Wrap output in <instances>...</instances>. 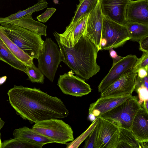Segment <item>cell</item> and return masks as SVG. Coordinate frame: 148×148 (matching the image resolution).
<instances>
[{
    "label": "cell",
    "instance_id": "1",
    "mask_svg": "<svg viewBox=\"0 0 148 148\" xmlns=\"http://www.w3.org/2000/svg\"><path fill=\"white\" fill-rule=\"evenodd\" d=\"M16 113L31 124L53 119L67 117L69 112L61 100L40 89L14 85L7 93Z\"/></svg>",
    "mask_w": 148,
    "mask_h": 148
},
{
    "label": "cell",
    "instance_id": "2",
    "mask_svg": "<svg viewBox=\"0 0 148 148\" xmlns=\"http://www.w3.org/2000/svg\"><path fill=\"white\" fill-rule=\"evenodd\" d=\"M53 34L61 52V61L77 75L87 80L99 71L96 61L99 51L90 40L82 36L73 47L69 48L60 43L57 32Z\"/></svg>",
    "mask_w": 148,
    "mask_h": 148
},
{
    "label": "cell",
    "instance_id": "3",
    "mask_svg": "<svg viewBox=\"0 0 148 148\" xmlns=\"http://www.w3.org/2000/svg\"><path fill=\"white\" fill-rule=\"evenodd\" d=\"M9 38L32 59H37L44 41L41 36L17 25L0 22Z\"/></svg>",
    "mask_w": 148,
    "mask_h": 148
},
{
    "label": "cell",
    "instance_id": "4",
    "mask_svg": "<svg viewBox=\"0 0 148 148\" xmlns=\"http://www.w3.org/2000/svg\"><path fill=\"white\" fill-rule=\"evenodd\" d=\"M32 129L54 143L65 144L74 140L71 127L62 120L53 119L37 121Z\"/></svg>",
    "mask_w": 148,
    "mask_h": 148
},
{
    "label": "cell",
    "instance_id": "5",
    "mask_svg": "<svg viewBox=\"0 0 148 148\" xmlns=\"http://www.w3.org/2000/svg\"><path fill=\"white\" fill-rule=\"evenodd\" d=\"M141 107L137 96L132 95L116 107L98 116L112 122L119 127L130 130L133 120Z\"/></svg>",
    "mask_w": 148,
    "mask_h": 148
},
{
    "label": "cell",
    "instance_id": "6",
    "mask_svg": "<svg viewBox=\"0 0 148 148\" xmlns=\"http://www.w3.org/2000/svg\"><path fill=\"white\" fill-rule=\"evenodd\" d=\"M38 68L43 74L53 82L61 61L58 46L51 38H46L37 59Z\"/></svg>",
    "mask_w": 148,
    "mask_h": 148
},
{
    "label": "cell",
    "instance_id": "7",
    "mask_svg": "<svg viewBox=\"0 0 148 148\" xmlns=\"http://www.w3.org/2000/svg\"><path fill=\"white\" fill-rule=\"evenodd\" d=\"M101 38H105L107 43L103 50L112 47L117 48L123 45L130 40L123 25L119 24L103 15Z\"/></svg>",
    "mask_w": 148,
    "mask_h": 148
},
{
    "label": "cell",
    "instance_id": "8",
    "mask_svg": "<svg viewBox=\"0 0 148 148\" xmlns=\"http://www.w3.org/2000/svg\"><path fill=\"white\" fill-rule=\"evenodd\" d=\"M97 129L95 148H117L119 127L112 122L97 117Z\"/></svg>",
    "mask_w": 148,
    "mask_h": 148
},
{
    "label": "cell",
    "instance_id": "9",
    "mask_svg": "<svg viewBox=\"0 0 148 148\" xmlns=\"http://www.w3.org/2000/svg\"><path fill=\"white\" fill-rule=\"evenodd\" d=\"M71 70L60 75L57 85L64 94L76 97L86 95L91 91L90 85L83 79L74 75Z\"/></svg>",
    "mask_w": 148,
    "mask_h": 148
},
{
    "label": "cell",
    "instance_id": "10",
    "mask_svg": "<svg viewBox=\"0 0 148 148\" xmlns=\"http://www.w3.org/2000/svg\"><path fill=\"white\" fill-rule=\"evenodd\" d=\"M137 75L132 71L123 75L101 92L100 97L132 95L135 89Z\"/></svg>",
    "mask_w": 148,
    "mask_h": 148
},
{
    "label": "cell",
    "instance_id": "11",
    "mask_svg": "<svg viewBox=\"0 0 148 148\" xmlns=\"http://www.w3.org/2000/svg\"><path fill=\"white\" fill-rule=\"evenodd\" d=\"M138 58L135 55H129L113 64L108 73L99 85V92H101L123 75L132 71Z\"/></svg>",
    "mask_w": 148,
    "mask_h": 148
},
{
    "label": "cell",
    "instance_id": "12",
    "mask_svg": "<svg viewBox=\"0 0 148 148\" xmlns=\"http://www.w3.org/2000/svg\"><path fill=\"white\" fill-rule=\"evenodd\" d=\"M103 15L99 1L94 9L90 12L86 21L82 36L94 43L99 51L101 50L100 42L101 38Z\"/></svg>",
    "mask_w": 148,
    "mask_h": 148
},
{
    "label": "cell",
    "instance_id": "13",
    "mask_svg": "<svg viewBox=\"0 0 148 148\" xmlns=\"http://www.w3.org/2000/svg\"><path fill=\"white\" fill-rule=\"evenodd\" d=\"M129 0H99L102 15L122 25L126 22L125 12Z\"/></svg>",
    "mask_w": 148,
    "mask_h": 148
},
{
    "label": "cell",
    "instance_id": "14",
    "mask_svg": "<svg viewBox=\"0 0 148 148\" xmlns=\"http://www.w3.org/2000/svg\"><path fill=\"white\" fill-rule=\"evenodd\" d=\"M88 15L82 17L75 22L70 23L63 33H58L61 44L70 48L77 43L82 35Z\"/></svg>",
    "mask_w": 148,
    "mask_h": 148
},
{
    "label": "cell",
    "instance_id": "15",
    "mask_svg": "<svg viewBox=\"0 0 148 148\" xmlns=\"http://www.w3.org/2000/svg\"><path fill=\"white\" fill-rule=\"evenodd\" d=\"M125 17L126 22L148 25V0H129Z\"/></svg>",
    "mask_w": 148,
    "mask_h": 148
},
{
    "label": "cell",
    "instance_id": "16",
    "mask_svg": "<svg viewBox=\"0 0 148 148\" xmlns=\"http://www.w3.org/2000/svg\"><path fill=\"white\" fill-rule=\"evenodd\" d=\"M130 130L139 142L148 143V112L142 106L136 114Z\"/></svg>",
    "mask_w": 148,
    "mask_h": 148
},
{
    "label": "cell",
    "instance_id": "17",
    "mask_svg": "<svg viewBox=\"0 0 148 148\" xmlns=\"http://www.w3.org/2000/svg\"><path fill=\"white\" fill-rule=\"evenodd\" d=\"M132 95L116 97L101 98L90 104L88 114L96 117L104 113L123 102Z\"/></svg>",
    "mask_w": 148,
    "mask_h": 148
},
{
    "label": "cell",
    "instance_id": "18",
    "mask_svg": "<svg viewBox=\"0 0 148 148\" xmlns=\"http://www.w3.org/2000/svg\"><path fill=\"white\" fill-rule=\"evenodd\" d=\"M13 135L14 138H19L42 146L46 144L54 143L50 139L26 126L15 129Z\"/></svg>",
    "mask_w": 148,
    "mask_h": 148
},
{
    "label": "cell",
    "instance_id": "19",
    "mask_svg": "<svg viewBox=\"0 0 148 148\" xmlns=\"http://www.w3.org/2000/svg\"><path fill=\"white\" fill-rule=\"evenodd\" d=\"M0 39L8 49L25 66H31L33 59L25 53L8 37L3 27L0 25Z\"/></svg>",
    "mask_w": 148,
    "mask_h": 148
},
{
    "label": "cell",
    "instance_id": "20",
    "mask_svg": "<svg viewBox=\"0 0 148 148\" xmlns=\"http://www.w3.org/2000/svg\"><path fill=\"white\" fill-rule=\"evenodd\" d=\"M8 23L18 25L41 36H47V26L38 21L34 20L32 17V14L19 19L10 21Z\"/></svg>",
    "mask_w": 148,
    "mask_h": 148
},
{
    "label": "cell",
    "instance_id": "21",
    "mask_svg": "<svg viewBox=\"0 0 148 148\" xmlns=\"http://www.w3.org/2000/svg\"><path fill=\"white\" fill-rule=\"evenodd\" d=\"M119 144L117 148H148V143L139 142L131 131L119 127Z\"/></svg>",
    "mask_w": 148,
    "mask_h": 148
},
{
    "label": "cell",
    "instance_id": "22",
    "mask_svg": "<svg viewBox=\"0 0 148 148\" xmlns=\"http://www.w3.org/2000/svg\"><path fill=\"white\" fill-rule=\"evenodd\" d=\"M0 60L16 69L26 73V68L25 64L12 54L0 39Z\"/></svg>",
    "mask_w": 148,
    "mask_h": 148
},
{
    "label": "cell",
    "instance_id": "23",
    "mask_svg": "<svg viewBox=\"0 0 148 148\" xmlns=\"http://www.w3.org/2000/svg\"><path fill=\"white\" fill-rule=\"evenodd\" d=\"M127 31L130 40L138 42L148 36V25L136 23L126 22L123 25Z\"/></svg>",
    "mask_w": 148,
    "mask_h": 148
},
{
    "label": "cell",
    "instance_id": "24",
    "mask_svg": "<svg viewBox=\"0 0 148 148\" xmlns=\"http://www.w3.org/2000/svg\"><path fill=\"white\" fill-rule=\"evenodd\" d=\"M79 3L77 5L75 15L70 23L75 22L80 18L86 16L95 8L99 0H79Z\"/></svg>",
    "mask_w": 148,
    "mask_h": 148
},
{
    "label": "cell",
    "instance_id": "25",
    "mask_svg": "<svg viewBox=\"0 0 148 148\" xmlns=\"http://www.w3.org/2000/svg\"><path fill=\"white\" fill-rule=\"evenodd\" d=\"M48 3L45 1H38L33 6L22 11L5 17H0V22L8 23V22L19 19L35 12L43 10L47 7Z\"/></svg>",
    "mask_w": 148,
    "mask_h": 148
},
{
    "label": "cell",
    "instance_id": "26",
    "mask_svg": "<svg viewBox=\"0 0 148 148\" xmlns=\"http://www.w3.org/2000/svg\"><path fill=\"white\" fill-rule=\"evenodd\" d=\"M42 147L24 140L14 138L4 141L1 148H41Z\"/></svg>",
    "mask_w": 148,
    "mask_h": 148
},
{
    "label": "cell",
    "instance_id": "27",
    "mask_svg": "<svg viewBox=\"0 0 148 148\" xmlns=\"http://www.w3.org/2000/svg\"><path fill=\"white\" fill-rule=\"evenodd\" d=\"M26 73L32 82L43 84L44 75L38 68L36 67L34 63L31 66H25Z\"/></svg>",
    "mask_w": 148,
    "mask_h": 148
},
{
    "label": "cell",
    "instance_id": "28",
    "mask_svg": "<svg viewBox=\"0 0 148 148\" xmlns=\"http://www.w3.org/2000/svg\"><path fill=\"white\" fill-rule=\"evenodd\" d=\"M143 52L141 57L138 58L133 68L132 71L134 73H137L138 69L141 68L148 70V52Z\"/></svg>",
    "mask_w": 148,
    "mask_h": 148
},
{
    "label": "cell",
    "instance_id": "29",
    "mask_svg": "<svg viewBox=\"0 0 148 148\" xmlns=\"http://www.w3.org/2000/svg\"><path fill=\"white\" fill-rule=\"evenodd\" d=\"M97 129V123L85 141L84 148H95Z\"/></svg>",
    "mask_w": 148,
    "mask_h": 148
},
{
    "label": "cell",
    "instance_id": "30",
    "mask_svg": "<svg viewBox=\"0 0 148 148\" xmlns=\"http://www.w3.org/2000/svg\"><path fill=\"white\" fill-rule=\"evenodd\" d=\"M135 89L138 95L139 102L141 105L143 101L148 100V88L144 85L136 88Z\"/></svg>",
    "mask_w": 148,
    "mask_h": 148
},
{
    "label": "cell",
    "instance_id": "31",
    "mask_svg": "<svg viewBox=\"0 0 148 148\" xmlns=\"http://www.w3.org/2000/svg\"><path fill=\"white\" fill-rule=\"evenodd\" d=\"M56 10V9L54 8H48L43 13L38 16L37 18L39 21L45 23L51 17Z\"/></svg>",
    "mask_w": 148,
    "mask_h": 148
},
{
    "label": "cell",
    "instance_id": "32",
    "mask_svg": "<svg viewBox=\"0 0 148 148\" xmlns=\"http://www.w3.org/2000/svg\"><path fill=\"white\" fill-rule=\"evenodd\" d=\"M138 42L139 44V50L148 52V36L140 40Z\"/></svg>",
    "mask_w": 148,
    "mask_h": 148
},
{
    "label": "cell",
    "instance_id": "33",
    "mask_svg": "<svg viewBox=\"0 0 148 148\" xmlns=\"http://www.w3.org/2000/svg\"><path fill=\"white\" fill-rule=\"evenodd\" d=\"M142 85H144L148 88V76L143 78H140L137 75L136 78V88H137Z\"/></svg>",
    "mask_w": 148,
    "mask_h": 148
},
{
    "label": "cell",
    "instance_id": "34",
    "mask_svg": "<svg viewBox=\"0 0 148 148\" xmlns=\"http://www.w3.org/2000/svg\"><path fill=\"white\" fill-rule=\"evenodd\" d=\"M108 50L110 56L113 59V64H115L123 58V57L118 56L116 51L113 49V47H111Z\"/></svg>",
    "mask_w": 148,
    "mask_h": 148
},
{
    "label": "cell",
    "instance_id": "35",
    "mask_svg": "<svg viewBox=\"0 0 148 148\" xmlns=\"http://www.w3.org/2000/svg\"><path fill=\"white\" fill-rule=\"evenodd\" d=\"M148 71L145 68H141L138 69L137 73V76L140 78H143L148 76Z\"/></svg>",
    "mask_w": 148,
    "mask_h": 148
},
{
    "label": "cell",
    "instance_id": "36",
    "mask_svg": "<svg viewBox=\"0 0 148 148\" xmlns=\"http://www.w3.org/2000/svg\"><path fill=\"white\" fill-rule=\"evenodd\" d=\"M107 43L106 40L104 38H101L100 42V46L101 50H103Z\"/></svg>",
    "mask_w": 148,
    "mask_h": 148
},
{
    "label": "cell",
    "instance_id": "37",
    "mask_svg": "<svg viewBox=\"0 0 148 148\" xmlns=\"http://www.w3.org/2000/svg\"><path fill=\"white\" fill-rule=\"evenodd\" d=\"M142 107L148 112V100H146L143 101L141 104Z\"/></svg>",
    "mask_w": 148,
    "mask_h": 148
},
{
    "label": "cell",
    "instance_id": "38",
    "mask_svg": "<svg viewBox=\"0 0 148 148\" xmlns=\"http://www.w3.org/2000/svg\"><path fill=\"white\" fill-rule=\"evenodd\" d=\"M7 78V77L6 76L0 77V85L2 84L5 82Z\"/></svg>",
    "mask_w": 148,
    "mask_h": 148
},
{
    "label": "cell",
    "instance_id": "39",
    "mask_svg": "<svg viewBox=\"0 0 148 148\" xmlns=\"http://www.w3.org/2000/svg\"><path fill=\"white\" fill-rule=\"evenodd\" d=\"M5 124V122L3 121L0 117V130L2 128Z\"/></svg>",
    "mask_w": 148,
    "mask_h": 148
},
{
    "label": "cell",
    "instance_id": "40",
    "mask_svg": "<svg viewBox=\"0 0 148 148\" xmlns=\"http://www.w3.org/2000/svg\"><path fill=\"white\" fill-rule=\"evenodd\" d=\"M0 136H1V134H0V148H1V146H2V143L1 142V139Z\"/></svg>",
    "mask_w": 148,
    "mask_h": 148
},
{
    "label": "cell",
    "instance_id": "41",
    "mask_svg": "<svg viewBox=\"0 0 148 148\" xmlns=\"http://www.w3.org/2000/svg\"><path fill=\"white\" fill-rule=\"evenodd\" d=\"M37 0L38 2V1H45L46 0Z\"/></svg>",
    "mask_w": 148,
    "mask_h": 148
}]
</instances>
